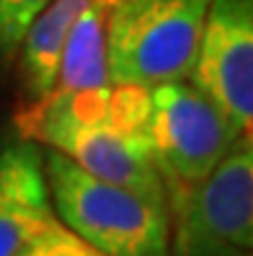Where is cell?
<instances>
[{
  "mask_svg": "<svg viewBox=\"0 0 253 256\" xmlns=\"http://www.w3.org/2000/svg\"><path fill=\"white\" fill-rule=\"evenodd\" d=\"M16 132L62 153L96 178L166 197L153 158L150 88L145 86L109 83L83 91H49L16 114Z\"/></svg>",
  "mask_w": 253,
  "mask_h": 256,
  "instance_id": "1",
  "label": "cell"
},
{
  "mask_svg": "<svg viewBox=\"0 0 253 256\" xmlns=\"http://www.w3.org/2000/svg\"><path fill=\"white\" fill-rule=\"evenodd\" d=\"M114 0H91L70 26L52 91L109 86V10Z\"/></svg>",
  "mask_w": 253,
  "mask_h": 256,
  "instance_id": "9",
  "label": "cell"
},
{
  "mask_svg": "<svg viewBox=\"0 0 253 256\" xmlns=\"http://www.w3.org/2000/svg\"><path fill=\"white\" fill-rule=\"evenodd\" d=\"M212 0H114L109 83L153 88L191 75Z\"/></svg>",
  "mask_w": 253,
  "mask_h": 256,
  "instance_id": "3",
  "label": "cell"
},
{
  "mask_svg": "<svg viewBox=\"0 0 253 256\" xmlns=\"http://www.w3.org/2000/svg\"><path fill=\"white\" fill-rule=\"evenodd\" d=\"M49 3L52 0H0V70L16 60L26 28Z\"/></svg>",
  "mask_w": 253,
  "mask_h": 256,
  "instance_id": "10",
  "label": "cell"
},
{
  "mask_svg": "<svg viewBox=\"0 0 253 256\" xmlns=\"http://www.w3.org/2000/svg\"><path fill=\"white\" fill-rule=\"evenodd\" d=\"M228 256H251V251H233V254H228Z\"/></svg>",
  "mask_w": 253,
  "mask_h": 256,
  "instance_id": "12",
  "label": "cell"
},
{
  "mask_svg": "<svg viewBox=\"0 0 253 256\" xmlns=\"http://www.w3.org/2000/svg\"><path fill=\"white\" fill-rule=\"evenodd\" d=\"M189 80L238 132L253 122V0H212Z\"/></svg>",
  "mask_w": 253,
  "mask_h": 256,
  "instance_id": "6",
  "label": "cell"
},
{
  "mask_svg": "<svg viewBox=\"0 0 253 256\" xmlns=\"http://www.w3.org/2000/svg\"><path fill=\"white\" fill-rule=\"evenodd\" d=\"M171 256H228L253 246V140L243 132L202 182L166 189Z\"/></svg>",
  "mask_w": 253,
  "mask_h": 256,
  "instance_id": "4",
  "label": "cell"
},
{
  "mask_svg": "<svg viewBox=\"0 0 253 256\" xmlns=\"http://www.w3.org/2000/svg\"><path fill=\"white\" fill-rule=\"evenodd\" d=\"M57 222L44 150L31 140H13L0 148V256H18L28 240Z\"/></svg>",
  "mask_w": 253,
  "mask_h": 256,
  "instance_id": "7",
  "label": "cell"
},
{
  "mask_svg": "<svg viewBox=\"0 0 253 256\" xmlns=\"http://www.w3.org/2000/svg\"><path fill=\"white\" fill-rule=\"evenodd\" d=\"M91 0H52L26 28L18 47V80L26 101L44 98L57 78L70 26Z\"/></svg>",
  "mask_w": 253,
  "mask_h": 256,
  "instance_id": "8",
  "label": "cell"
},
{
  "mask_svg": "<svg viewBox=\"0 0 253 256\" xmlns=\"http://www.w3.org/2000/svg\"><path fill=\"white\" fill-rule=\"evenodd\" d=\"M18 256H103L93 246H88L62 222H52L36 238L28 240V246Z\"/></svg>",
  "mask_w": 253,
  "mask_h": 256,
  "instance_id": "11",
  "label": "cell"
},
{
  "mask_svg": "<svg viewBox=\"0 0 253 256\" xmlns=\"http://www.w3.org/2000/svg\"><path fill=\"white\" fill-rule=\"evenodd\" d=\"M241 134L189 78L150 88L153 158L166 189L202 182Z\"/></svg>",
  "mask_w": 253,
  "mask_h": 256,
  "instance_id": "5",
  "label": "cell"
},
{
  "mask_svg": "<svg viewBox=\"0 0 253 256\" xmlns=\"http://www.w3.org/2000/svg\"><path fill=\"white\" fill-rule=\"evenodd\" d=\"M44 174L57 220L103 256H171L166 197L103 182L49 148Z\"/></svg>",
  "mask_w": 253,
  "mask_h": 256,
  "instance_id": "2",
  "label": "cell"
}]
</instances>
